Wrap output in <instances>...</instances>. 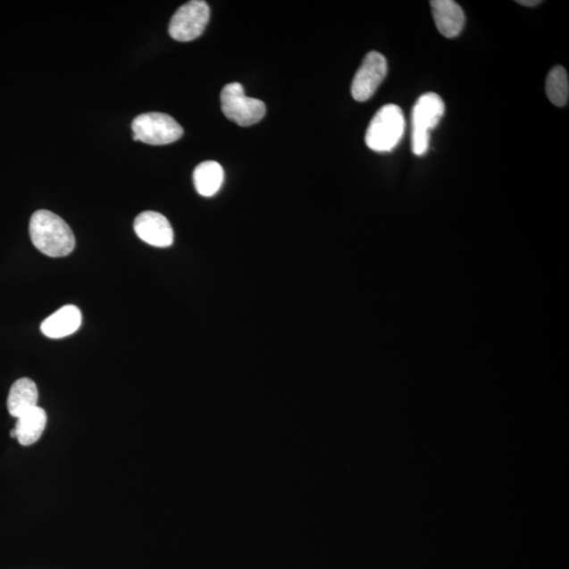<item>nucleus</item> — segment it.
<instances>
[{
	"instance_id": "f257e3e1",
	"label": "nucleus",
	"mask_w": 569,
	"mask_h": 569,
	"mask_svg": "<svg viewBox=\"0 0 569 569\" xmlns=\"http://www.w3.org/2000/svg\"><path fill=\"white\" fill-rule=\"evenodd\" d=\"M29 230L35 247L50 257L67 256L75 248L71 228L51 211H37L32 215Z\"/></svg>"
},
{
	"instance_id": "f03ea898",
	"label": "nucleus",
	"mask_w": 569,
	"mask_h": 569,
	"mask_svg": "<svg viewBox=\"0 0 569 569\" xmlns=\"http://www.w3.org/2000/svg\"><path fill=\"white\" fill-rule=\"evenodd\" d=\"M406 121L403 111L397 105H385L373 116L365 135L369 149L375 152H390L400 144Z\"/></svg>"
},
{
	"instance_id": "7ed1b4c3",
	"label": "nucleus",
	"mask_w": 569,
	"mask_h": 569,
	"mask_svg": "<svg viewBox=\"0 0 569 569\" xmlns=\"http://www.w3.org/2000/svg\"><path fill=\"white\" fill-rule=\"evenodd\" d=\"M445 113V105L436 93H425L420 96L413 109V152L423 156L430 149V132L435 129Z\"/></svg>"
},
{
	"instance_id": "20e7f679",
	"label": "nucleus",
	"mask_w": 569,
	"mask_h": 569,
	"mask_svg": "<svg viewBox=\"0 0 569 569\" xmlns=\"http://www.w3.org/2000/svg\"><path fill=\"white\" fill-rule=\"evenodd\" d=\"M221 103L222 113L240 127L255 125L266 115L265 103L246 96L244 87L238 83L222 88Z\"/></svg>"
},
{
	"instance_id": "39448f33",
	"label": "nucleus",
	"mask_w": 569,
	"mask_h": 569,
	"mask_svg": "<svg viewBox=\"0 0 569 569\" xmlns=\"http://www.w3.org/2000/svg\"><path fill=\"white\" fill-rule=\"evenodd\" d=\"M133 139L152 146L172 144L184 134L173 117L160 113L140 114L132 121Z\"/></svg>"
},
{
	"instance_id": "423d86ee",
	"label": "nucleus",
	"mask_w": 569,
	"mask_h": 569,
	"mask_svg": "<svg viewBox=\"0 0 569 569\" xmlns=\"http://www.w3.org/2000/svg\"><path fill=\"white\" fill-rule=\"evenodd\" d=\"M210 20L209 4L192 0L175 12L169 23V34L178 42H191L201 37Z\"/></svg>"
},
{
	"instance_id": "0eeeda50",
	"label": "nucleus",
	"mask_w": 569,
	"mask_h": 569,
	"mask_svg": "<svg viewBox=\"0 0 569 569\" xmlns=\"http://www.w3.org/2000/svg\"><path fill=\"white\" fill-rule=\"evenodd\" d=\"M389 66L383 54L377 51L369 52L352 80L351 94L356 102H366L386 78Z\"/></svg>"
},
{
	"instance_id": "6e6552de",
	"label": "nucleus",
	"mask_w": 569,
	"mask_h": 569,
	"mask_svg": "<svg viewBox=\"0 0 569 569\" xmlns=\"http://www.w3.org/2000/svg\"><path fill=\"white\" fill-rule=\"evenodd\" d=\"M134 231L145 243L158 248H167L173 244L174 234L165 216L155 211H145L134 221Z\"/></svg>"
},
{
	"instance_id": "1a4fd4ad",
	"label": "nucleus",
	"mask_w": 569,
	"mask_h": 569,
	"mask_svg": "<svg viewBox=\"0 0 569 569\" xmlns=\"http://www.w3.org/2000/svg\"><path fill=\"white\" fill-rule=\"evenodd\" d=\"M433 20L439 33L448 38L459 37L465 25V14L453 0H432L431 2Z\"/></svg>"
},
{
	"instance_id": "9d476101",
	"label": "nucleus",
	"mask_w": 569,
	"mask_h": 569,
	"mask_svg": "<svg viewBox=\"0 0 569 569\" xmlns=\"http://www.w3.org/2000/svg\"><path fill=\"white\" fill-rule=\"evenodd\" d=\"M80 310L74 305H67L46 318L40 331L50 339H62L71 336L81 325Z\"/></svg>"
},
{
	"instance_id": "9b49d317",
	"label": "nucleus",
	"mask_w": 569,
	"mask_h": 569,
	"mask_svg": "<svg viewBox=\"0 0 569 569\" xmlns=\"http://www.w3.org/2000/svg\"><path fill=\"white\" fill-rule=\"evenodd\" d=\"M38 386L31 379L22 378L12 385L8 397V410L14 418L19 419L29 410L38 406Z\"/></svg>"
},
{
	"instance_id": "f8f14e48",
	"label": "nucleus",
	"mask_w": 569,
	"mask_h": 569,
	"mask_svg": "<svg viewBox=\"0 0 569 569\" xmlns=\"http://www.w3.org/2000/svg\"><path fill=\"white\" fill-rule=\"evenodd\" d=\"M46 425V414L43 408L34 407L17 419L15 439L23 446H30L42 437Z\"/></svg>"
},
{
	"instance_id": "ddd939ff",
	"label": "nucleus",
	"mask_w": 569,
	"mask_h": 569,
	"mask_svg": "<svg viewBox=\"0 0 569 569\" xmlns=\"http://www.w3.org/2000/svg\"><path fill=\"white\" fill-rule=\"evenodd\" d=\"M224 169L219 163L213 161L199 163L193 172V183L197 191L205 197L216 195L224 181Z\"/></svg>"
},
{
	"instance_id": "4468645a",
	"label": "nucleus",
	"mask_w": 569,
	"mask_h": 569,
	"mask_svg": "<svg viewBox=\"0 0 569 569\" xmlns=\"http://www.w3.org/2000/svg\"><path fill=\"white\" fill-rule=\"evenodd\" d=\"M545 90H547L549 101L556 107H565L569 96V81L565 68L556 66L550 70Z\"/></svg>"
},
{
	"instance_id": "2eb2a0df",
	"label": "nucleus",
	"mask_w": 569,
	"mask_h": 569,
	"mask_svg": "<svg viewBox=\"0 0 569 569\" xmlns=\"http://www.w3.org/2000/svg\"><path fill=\"white\" fill-rule=\"evenodd\" d=\"M517 4L524 5V7H536V5L542 4L540 0H518Z\"/></svg>"
}]
</instances>
